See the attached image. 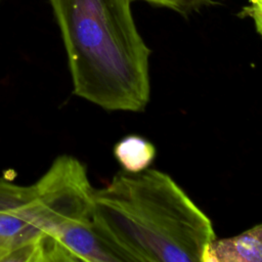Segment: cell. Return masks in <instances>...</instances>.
Instances as JSON below:
<instances>
[{"label":"cell","instance_id":"cell-9","mask_svg":"<svg viewBox=\"0 0 262 262\" xmlns=\"http://www.w3.org/2000/svg\"><path fill=\"white\" fill-rule=\"evenodd\" d=\"M0 1H1V0H0Z\"/></svg>","mask_w":262,"mask_h":262},{"label":"cell","instance_id":"cell-2","mask_svg":"<svg viewBox=\"0 0 262 262\" xmlns=\"http://www.w3.org/2000/svg\"><path fill=\"white\" fill-rule=\"evenodd\" d=\"M74 93L104 110L142 112L150 97L149 55L131 0H49Z\"/></svg>","mask_w":262,"mask_h":262},{"label":"cell","instance_id":"cell-5","mask_svg":"<svg viewBox=\"0 0 262 262\" xmlns=\"http://www.w3.org/2000/svg\"><path fill=\"white\" fill-rule=\"evenodd\" d=\"M201 262H262V223L234 236L215 237L204 247Z\"/></svg>","mask_w":262,"mask_h":262},{"label":"cell","instance_id":"cell-4","mask_svg":"<svg viewBox=\"0 0 262 262\" xmlns=\"http://www.w3.org/2000/svg\"><path fill=\"white\" fill-rule=\"evenodd\" d=\"M43 229L35 184L23 186L0 179V261L9 253L39 241Z\"/></svg>","mask_w":262,"mask_h":262},{"label":"cell","instance_id":"cell-3","mask_svg":"<svg viewBox=\"0 0 262 262\" xmlns=\"http://www.w3.org/2000/svg\"><path fill=\"white\" fill-rule=\"evenodd\" d=\"M35 186L44 222L41 237L93 220L95 189L85 166L77 159L70 156L57 158Z\"/></svg>","mask_w":262,"mask_h":262},{"label":"cell","instance_id":"cell-7","mask_svg":"<svg viewBox=\"0 0 262 262\" xmlns=\"http://www.w3.org/2000/svg\"><path fill=\"white\" fill-rule=\"evenodd\" d=\"M134 1V0H131ZM154 5L170 8L182 15L189 14L200 8L215 3L216 0H142Z\"/></svg>","mask_w":262,"mask_h":262},{"label":"cell","instance_id":"cell-8","mask_svg":"<svg viewBox=\"0 0 262 262\" xmlns=\"http://www.w3.org/2000/svg\"><path fill=\"white\" fill-rule=\"evenodd\" d=\"M242 17H250L255 30L262 38V0H248V4L242 8Z\"/></svg>","mask_w":262,"mask_h":262},{"label":"cell","instance_id":"cell-6","mask_svg":"<svg viewBox=\"0 0 262 262\" xmlns=\"http://www.w3.org/2000/svg\"><path fill=\"white\" fill-rule=\"evenodd\" d=\"M157 155L155 145L139 135H128L114 146V156L123 170L140 172L147 169Z\"/></svg>","mask_w":262,"mask_h":262},{"label":"cell","instance_id":"cell-1","mask_svg":"<svg viewBox=\"0 0 262 262\" xmlns=\"http://www.w3.org/2000/svg\"><path fill=\"white\" fill-rule=\"evenodd\" d=\"M93 224L126 262H200L211 219L167 173L119 171L94 190Z\"/></svg>","mask_w":262,"mask_h":262}]
</instances>
